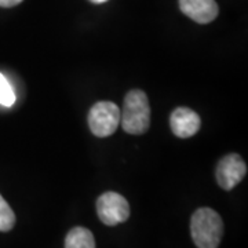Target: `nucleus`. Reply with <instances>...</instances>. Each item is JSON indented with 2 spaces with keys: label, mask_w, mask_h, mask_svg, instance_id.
Listing matches in <instances>:
<instances>
[{
  "label": "nucleus",
  "mask_w": 248,
  "mask_h": 248,
  "mask_svg": "<svg viewBox=\"0 0 248 248\" xmlns=\"http://www.w3.org/2000/svg\"><path fill=\"white\" fill-rule=\"evenodd\" d=\"M120 122L125 133L141 135L151 125V105L148 95L141 90H131L124 98L123 110H120Z\"/></svg>",
  "instance_id": "nucleus-1"
},
{
  "label": "nucleus",
  "mask_w": 248,
  "mask_h": 248,
  "mask_svg": "<svg viewBox=\"0 0 248 248\" xmlns=\"http://www.w3.org/2000/svg\"><path fill=\"white\" fill-rule=\"evenodd\" d=\"M190 233L197 248H218L223 234L221 215L211 208H199L192 215Z\"/></svg>",
  "instance_id": "nucleus-2"
},
{
  "label": "nucleus",
  "mask_w": 248,
  "mask_h": 248,
  "mask_svg": "<svg viewBox=\"0 0 248 248\" xmlns=\"http://www.w3.org/2000/svg\"><path fill=\"white\" fill-rule=\"evenodd\" d=\"M119 124H120V108L115 102L101 101L90 109V130L99 138L112 135L117 130Z\"/></svg>",
  "instance_id": "nucleus-3"
},
{
  "label": "nucleus",
  "mask_w": 248,
  "mask_h": 248,
  "mask_svg": "<svg viewBox=\"0 0 248 248\" xmlns=\"http://www.w3.org/2000/svg\"><path fill=\"white\" fill-rule=\"evenodd\" d=\"M97 213L102 223L108 226H116L128 219L130 205L122 195L116 192H107L98 197Z\"/></svg>",
  "instance_id": "nucleus-4"
},
{
  "label": "nucleus",
  "mask_w": 248,
  "mask_h": 248,
  "mask_svg": "<svg viewBox=\"0 0 248 248\" xmlns=\"http://www.w3.org/2000/svg\"><path fill=\"white\" fill-rule=\"evenodd\" d=\"M247 174V164L237 153L225 156L217 167V182L223 190H232Z\"/></svg>",
  "instance_id": "nucleus-5"
},
{
  "label": "nucleus",
  "mask_w": 248,
  "mask_h": 248,
  "mask_svg": "<svg viewBox=\"0 0 248 248\" xmlns=\"http://www.w3.org/2000/svg\"><path fill=\"white\" fill-rule=\"evenodd\" d=\"M170 125L178 138H190L200 130L202 120L195 110L189 108H177L171 113Z\"/></svg>",
  "instance_id": "nucleus-6"
},
{
  "label": "nucleus",
  "mask_w": 248,
  "mask_h": 248,
  "mask_svg": "<svg viewBox=\"0 0 248 248\" xmlns=\"http://www.w3.org/2000/svg\"><path fill=\"white\" fill-rule=\"evenodd\" d=\"M179 9L197 24L213 22L219 13L215 0H179Z\"/></svg>",
  "instance_id": "nucleus-7"
},
{
  "label": "nucleus",
  "mask_w": 248,
  "mask_h": 248,
  "mask_svg": "<svg viewBox=\"0 0 248 248\" xmlns=\"http://www.w3.org/2000/svg\"><path fill=\"white\" fill-rule=\"evenodd\" d=\"M65 248H95V240L89 229L78 226L66 234Z\"/></svg>",
  "instance_id": "nucleus-8"
},
{
  "label": "nucleus",
  "mask_w": 248,
  "mask_h": 248,
  "mask_svg": "<svg viewBox=\"0 0 248 248\" xmlns=\"http://www.w3.org/2000/svg\"><path fill=\"white\" fill-rule=\"evenodd\" d=\"M16 225V215L9 203L0 195V232H9Z\"/></svg>",
  "instance_id": "nucleus-9"
},
{
  "label": "nucleus",
  "mask_w": 248,
  "mask_h": 248,
  "mask_svg": "<svg viewBox=\"0 0 248 248\" xmlns=\"http://www.w3.org/2000/svg\"><path fill=\"white\" fill-rule=\"evenodd\" d=\"M16 102V94L13 87L10 86L9 80L4 78L3 73H0V105L3 107H13Z\"/></svg>",
  "instance_id": "nucleus-10"
},
{
  "label": "nucleus",
  "mask_w": 248,
  "mask_h": 248,
  "mask_svg": "<svg viewBox=\"0 0 248 248\" xmlns=\"http://www.w3.org/2000/svg\"><path fill=\"white\" fill-rule=\"evenodd\" d=\"M19 3H22V0H0V7H6V9H9V7H14V6H17Z\"/></svg>",
  "instance_id": "nucleus-11"
},
{
  "label": "nucleus",
  "mask_w": 248,
  "mask_h": 248,
  "mask_svg": "<svg viewBox=\"0 0 248 248\" xmlns=\"http://www.w3.org/2000/svg\"><path fill=\"white\" fill-rule=\"evenodd\" d=\"M93 3H105V1H108V0H91Z\"/></svg>",
  "instance_id": "nucleus-12"
}]
</instances>
